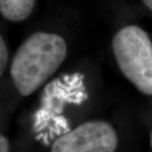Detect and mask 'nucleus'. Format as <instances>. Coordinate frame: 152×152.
<instances>
[{
  "label": "nucleus",
  "instance_id": "5",
  "mask_svg": "<svg viewBox=\"0 0 152 152\" xmlns=\"http://www.w3.org/2000/svg\"><path fill=\"white\" fill-rule=\"evenodd\" d=\"M9 60V52L3 37H0V75H3L5 71Z\"/></svg>",
  "mask_w": 152,
  "mask_h": 152
},
{
  "label": "nucleus",
  "instance_id": "3",
  "mask_svg": "<svg viewBox=\"0 0 152 152\" xmlns=\"http://www.w3.org/2000/svg\"><path fill=\"white\" fill-rule=\"evenodd\" d=\"M118 136L113 126L105 121L84 123L53 144L51 152H114Z\"/></svg>",
  "mask_w": 152,
  "mask_h": 152
},
{
  "label": "nucleus",
  "instance_id": "1",
  "mask_svg": "<svg viewBox=\"0 0 152 152\" xmlns=\"http://www.w3.org/2000/svg\"><path fill=\"white\" fill-rule=\"evenodd\" d=\"M67 56L65 40L58 34L39 31L17 49L10 67L15 86L23 96L35 92L58 69Z\"/></svg>",
  "mask_w": 152,
  "mask_h": 152
},
{
  "label": "nucleus",
  "instance_id": "4",
  "mask_svg": "<svg viewBox=\"0 0 152 152\" xmlns=\"http://www.w3.org/2000/svg\"><path fill=\"white\" fill-rule=\"evenodd\" d=\"M36 0H0V12L6 20L20 22L32 13Z\"/></svg>",
  "mask_w": 152,
  "mask_h": 152
},
{
  "label": "nucleus",
  "instance_id": "7",
  "mask_svg": "<svg viewBox=\"0 0 152 152\" xmlns=\"http://www.w3.org/2000/svg\"><path fill=\"white\" fill-rule=\"evenodd\" d=\"M143 4L152 12V0H141Z\"/></svg>",
  "mask_w": 152,
  "mask_h": 152
},
{
  "label": "nucleus",
  "instance_id": "8",
  "mask_svg": "<svg viewBox=\"0 0 152 152\" xmlns=\"http://www.w3.org/2000/svg\"><path fill=\"white\" fill-rule=\"evenodd\" d=\"M151 149H152V131H151Z\"/></svg>",
  "mask_w": 152,
  "mask_h": 152
},
{
  "label": "nucleus",
  "instance_id": "6",
  "mask_svg": "<svg viewBox=\"0 0 152 152\" xmlns=\"http://www.w3.org/2000/svg\"><path fill=\"white\" fill-rule=\"evenodd\" d=\"M10 151V143L5 136H0V152Z\"/></svg>",
  "mask_w": 152,
  "mask_h": 152
},
{
  "label": "nucleus",
  "instance_id": "2",
  "mask_svg": "<svg viewBox=\"0 0 152 152\" xmlns=\"http://www.w3.org/2000/svg\"><path fill=\"white\" fill-rule=\"evenodd\" d=\"M112 48L123 75L143 94L152 96V43L137 26H128L115 34Z\"/></svg>",
  "mask_w": 152,
  "mask_h": 152
}]
</instances>
